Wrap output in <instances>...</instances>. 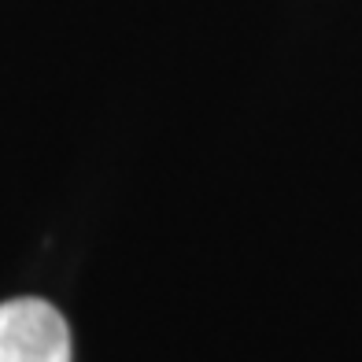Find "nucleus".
<instances>
[{"mask_svg": "<svg viewBox=\"0 0 362 362\" xmlns=\"http://www.w3.org/2000/svg\"><path fill=\"white\" fill-rule=\"evenodd\" d=\"M0 362H71L63 315L37 296L0 303Z\"/></svg>", "mask_w": 362, "mask_h": 362, "instance_id": "1", "label": "nucleus"}]
</instances>
